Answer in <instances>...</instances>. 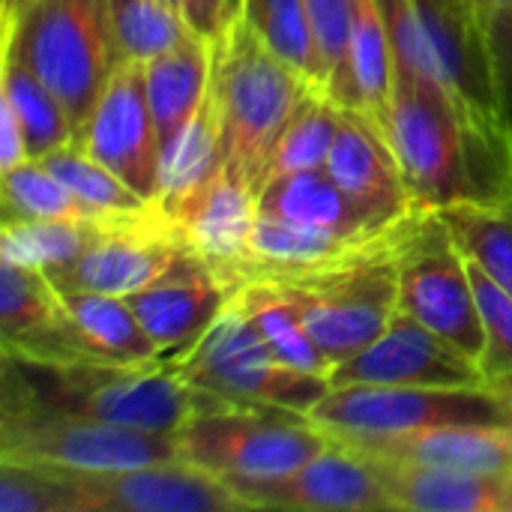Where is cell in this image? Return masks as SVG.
I'll list each match as a JSON object with an SVG mask.
<instances>
[{
  "mask_svg": "<svg viewBox=\"0 0 512 512\" xmlns=\"http://www.w3.org/2000/svg\"><path fill=\"white\" fill-rule=\"evenodd\" d=\"M393 63L441 93L474 153L480 195L512 183V126L492 66L486 12L474 0H378Z\"/></svg>",
  "mask_w": 512,
  "mask_h": 512,
  "instance_id": "6da1fadb",
  "label": "cell"
},
{
  "mask_svg": "<svg viewBox=\"0 0 512 512\" xmlns=\"http://www.w3.org/2000/svg\"><path fill=\"white\" fill-rule=\"evenodd\" d=\"M0 378V405H30L141 432L174 435L192 411V387L162 357L120 363L3 354Z\"/></svg>",
  "mask_w": 512,
  "mask_h": 512,
  "instance_id": "7a4b0ae2",
  "label": "cell"
},
{
  "mask_svg": "<svg viewBox=\"0 0 512 512\" xmlns=\"http://www.w3.org/2000/svg\"><path fill=\"white\" fill-rule=\"evenodd\" d=\"M417 210L345 258L264 279L297 306L306 330L333 366L363 351L396 315L399 246Z\"/></svg>",
  "mask_w": 512,
  "mask_h": 512,
  "instance_id": "3957f363",
  "label": "cell"
},
{
  "mask_svg": "<svg viewBox=\"0 0 512 512\" xmlns=\"http://www.w3.org/2000/svg\"><path fill=\"white\" fill-rule=\"evenodd\" d=\"M210 45V90L225 132V168L258 192L270 147L315 84L279 57L240 12Z\"/></svg>",
  "mask_w": 512,
  "mask_h": 512,
  "instance_id": "277c9868",
  "label": "cell"
},
{
  "mask_svg": "<svg viewBox=\"0 0 512 512\" xmlns=\"http://www.w3.org/2000/svg\"><path fill=\"white\" fill-rule=\"evenodd\" d=\"M174 441L183 462L237 483L306 465L330 444V435L300 411L192 390V411Z\"/></svg>",
  "mask_w": 512,
  "mask_h": 512,
  "instance_id": "5b68a950",
  "label": "cell"
},
{
  "mask_svg": "<svg viewBox=\"0 0 512 512\" xmlns=\"http://www.w3.org/2000/svg\"><path fill=\"white\" fill-rule=\"evenodd\" d=\"M3 51L54 90L75 123V138L123 63L108 0H30L15 18H3Z\"/></svg>",
  "mask_w": 512,
  "mask_h": 512,
  "instance_id": "8992f818",
  "label": "cell"
},
{
  "mask_svg": "<svg viewBox=\"0 0 512 512\" xmlns=\"http://www.w3.org/2000/svg\"><path fill=\"white\" fill-rule=\"evenodd\" d=\"M165 363L198 393L300 414H309L330 390V378L300 372L273 354L237 294L189 351Z\"/></svg>",
  "mask_w": 512,
  "mask_h": 512,
  "instance_id": "52a82bcc",
  "label": "cell"
},
{
  "mask_svg": "<svg viewBox=\"0 0 512 512\" xmlns=\"http://www.w3.org/2000/svg\"><path fill=\"white\" fill-rule=\"evenodd\" d=\"M387 141L417 207L444 210L480 195L471 141L453 105L402 69L393 78Z\"/></svg>",
  "mask_w": 512,
  "mask_h": 512,
  "instance_id": "ba28073f",
  "label": "cell"
},
{
  "mask_svg": "<svg viewBox=\"0 0 512 512\" xmlns=\"http://www.w3.org/2000/svg\"><path fill=\"white\" fill-rule=\"evenodd\" d=\"M0 459L90 474L171 462L180 459V450L174 435L54 414L30 405H0Z\"/></svg>",
  "mask_w": 512,
  "mask_h": 512,
  "instance_id": "9c48e42d",
  "label": "cell"
},
{
  "mask_svg": "<svg viewBox=\"0 0 512 512\" xmlns=\"http://www.w3.org/2000/svg\"><path fill=\"white\" fill-rule=\"evenodd\" d=\"M399 309L450 339L474 360L486 333L471 285L468 255L441 210H417L399 246Z\"/></svg>",
  "mask_w": 512,
  "mask_h": 512,
  "instance_id": "30bf717a",
  "label": "cell"
},
{
  "mask_svg": "<svg viewBox=\"0 0 512 512\" xmlns=\"http://www.w3.org/2000/svg\"><path fill=\"white\" fill-rule=\"evenodd\" d=\"M309 417L327 435L384 438L450 423H504L498 402L486 387H330Z\"/></svg>",
  "mask_w": 512,
  "mask_h": 512,
  "instance_id": "8fae6325",
  "label": "cell"
},
{
  "mask_svg": "<svg viewBox=\"0 0 512 512\" xmlns=\"http://www.w3.org/2000/svg\"><path fill=\"white\" fill-rule=\"evenodd\" d=\"M183 252H189V246L177 225L150 204L135 213L105 216L75 261L45 273L57 288L129 297L159 279Z\"/></svg>",
  "mask_w": 512,
  "mask_h": 512,
  "instance_id": "7c38bea8",
  "label": "cell"
},
{
  "mask_svg": "<svg viewBox=\"0 0 512 512\" xmlns=\"http://www.w3.org/2000/svg\"><path fill=\"white\" fill-rule=\"evenodd\" d=\"M381 384V387H486L480 360L396 309L390 324L354 357L330 369V387Z\"/></svg>",
  "mask_w": 512,
  "mask_h": 512,
  "instance_id": "4fadbf2b",
  "label": "cell"
},
{
  "mask_svg": "<svg viewBox=\"0 0 512 512\" xmlns=\"http://www.w3.org/2000/svg\"><path fill=\"white\" fill-rule=\"evenodd\" d=\"M78 141L144 201L156 204L162 141L150 111L141 63L123 60L117 66L90 117L78 129Z\"/></svg>",
  "mask_w": 512,
  "mask_h": 512,
  "instance_id": "5bb4252c",
  "label": "cell"
},
{
  "mask_svg": "<svg viewBox=\"0 0 512 512\" xmlns=\"http://www.w3.org/2000/svg\"><path fill=\"white\" fill-rule=\"evenodd\" d=\"M81 512H243L237 492L216 474L183 462H153L117 471H69Z\"/></svg>",
  "mask_w": 512,
  "mask_h": 512,
  "instance_id": "9a60e30c",
  "label": "cell"
},
{
  "mask_svg": "<svg viewBox=\"0 0 512 512\" xmlns=\"http://www.w3.org/2000/svg\"><path fill=\"white\" fill-rule=\"evenodd\" d=\"M246 510H306V512H381L390 501L372 465L333 441L306 465L264 480L228 483Z\"/></svg>",
  "mask_w": 512,
  "mask_h": 512,
  "instance_id": "2e32d148",
  "label": "cell"
},
{
  "mask_svg": "<svg viewBox=\"0 0 512 512\" xmlns=\"http://www.w3.org/2000/svg\"><path fill=\"white\" fill-rule=\"evenodd\" d=\"M0 348L30 360L99 357L48 273L15 261H0Z\"/></svg>",
  "mask_w": 512,
  "mask_h": 512,
  "instance_id": "e0dca14e",
  "label": "cell"
},
{
  "mask_svg": "<svg viewBox=\"0 0 512 512\" xmlns=\"http://www.w3.org/2000/svg\"><path fill=\"white\" fill-rule=\"evenodd\" d=\"M234 288L222 282L192 249L183 252L159 279L129 294V306L162 360L189 351L207 327L234 300Z\"/></svg>",
  "mask_w": 512,
  "mask_h": 512,
  "instance_id": "ac0fdd59",
  "label": "cell"
},
{
  "mask_svg": "<svg viewBox=\"0 0 512 512\" xmlns=\"http://www.w3.org/2000/svg\"><path fill=\"white\" fill-rule=\"evenodd\" d=\"M186 246L234 291L249 264L252 234L258 222V192L234 171L222 174L198 192L174 219Z\"/></svg>",
  "mask_w": 512,
  "mask_h": 512,
  "instance_id": "d6986e66",
  "label": "cell"
},
{
  "mask_svg": "<svg viewBox=\"0 0 512 512\" xmlns=\"http://www.w3.org/2000/svg\"><path fill=\"white\" fill-rule=\"evenodd\" d=\"M330 438L351 447L360 456L402 459V462H420V465H438V468L512 480V426L507 423H450V426H432V429L384 435V438H357V435H330Z\"/></svg>",
  "mask_w": 512,
  "mask_h": 512,
  "instance_id": "ffe728a7",
  "label": "cell"
},
{
  "mask_svg": "<svg viewBox=\"0 0 512 512\" xmlns=\"http://www.w3.org/2000/svg\"><path fill=\"white\" fill-rule=\"evenodd\" d=\"M324 171L381 219H399L417 210L387 135L357 111L342 108V126Z\"/></svg>",
  "mask_w": 512,
  "mask_h": 512,
  "instance_id": "44dd1931",
  "label": "cell"
},
{
  "mask_svg": "<svg viewBox=\"0 0 512 512\" xmlns=\"http://www.w3.org/2000/svg\"><path fill=\"white\" fill-rule=\"evenodd\" d=\"M363 459L372 465L390 501V510L512 512L510 477H483V474L402 462V459H375V456H363Z\"/></svg>",
  "mask_w": 512,
  "mask_h": 512,
  "instance_id": "7402d4cb",
  "label": "cell"
},
{
  "mask_svg": "<svg viewBox=\"0 0 512 512\" xmlns=\"http://www.w3.org/2000/svg\"><path fill=\"white\" fill-rule=\"evenodd\" d=\"M258 213L312 231H333V234H378L399 219H381L354 201L324 168L297 171L288 177L270 180L258 192ZM408 216V213H405Z\"/></svg>",
  "mask_w": 512,
  "mask_h": 512,
  "instance_id": "603a6c76",
  "label": "cell"
},
{
  "mask_svg": "<svg viewBox=\"0 0 512 512\" xmlns=\"http://www.w3.org/2000/svg\"><path fill=\"white\" fill-rule=\"evenodd\" d=\"M393 78H396L393 42H390V30H387L381 3L378 0H354L342 108L363 114L369 123H375L387 135Z\"/></svg>",
  "mask_w": 512,
  "mask_h": 512,
  "instance_id": "cb8c5ba5",
  "label": "cell"
},
{
  "mask_svg": "<svg viewBox=\"0 0 512 512\" xmlns=\"http://www.w3.org/2000/svg\"><path fill=\"white\" fill-rule=\"evenodd\" d=\"M225 168V132L213 90L183 126V132L162 150L156 207L174 219L198 192H204Z\"/></svg>",
  "mask_w": 512,
  "mask_h": 512,
  "instance_id": "d4e9b609",
  "label": "cell"
},
{
  "mask_svg": "<svg viewBox=\"0 0 512 512\" xmlns=\"http://www.w3.org/2000/svg\"><path fill=\"white\" fill-rule=\"evenodd\" d=\"M210 72H213V45L195 33H189L171 51L144 63V87H147L162 150L183 132V126L207 99Z\"/></svg>",
  "mask_w": 512,
  "mask_h": 512,
  "instance_id": "484cf974",
  "label": "cell"
},
{
  "mask_svg": "<svg viewBox=\"0 0 512 512\" xmlns=\"http://www.w3.org/2000/svg\"><path fill=\"white\" fill-rule=\"evenodd\" d=\"M69 315L75 318L84 339L105 360L120 363H147L159 360V348L135 318L126 297L81 291V288H57Z\"/></svg>",
  "mask_w": 512,
  "mask_h": 512,
  "instance_id": "4316f807",
  "label": "cell"
},
{
  "mask_svg": "<svg viewBox=\"0 0 512 512\" xmlns=\"http://www.w3.org/2000/svg\"><path fill=\"white\" fill-rule=\"evenodd\" d=\"M468 258L512 294V186L441 210Z\"/></svg>",
  "mask_w": 512,
  "mask_h": 512,
  "instance_id": "83f0119b",
  "label": "cell"
},
{
  "mask_svg": "<svg viewBox=\"0 0 512 512\" xmlns=\"http://www.w3.org/2000/svg\"><path fill=\"white\" fill-rule=\"evenodd\" d=\"M0 99L12 105L18 117L30 159H45L48 153L75 141V123L63 102L9 51H3Z\"/></svg>",
  "mask_w": 512,
  "mask_h": 512,
  "instance_id": "f1b7e54d",
  "label": "cell"
},
{
  "mask_svg": "<svg viewBox=\"0 0 512 512\" xmlns=\"http://www.w3.org/2000/svg\"><path fill=\"white\" fill-rule=\"evenodd\" d=\"M339 126H342V108L321 90H312L279 132L276 144L270 147L258 192L276 177L324 168L333 141L339 135Z\"/></svg>",
  "mask_w": 512,
  "mask_h": 512,
  "instance_id": "f546056e",
  "label": "cell"
},
{
  "mask_svg": "<svg viewBox=\"0 0 512 512\" xmlns=\"http://www.w3.org/2000/svg\"><path fill=\"white\" fill-rule=\"evenodd\" d=\"M237 297L246 306L255 330L264 336V342L273 348V354L282 363H288V366H294L300 372H312V375L330 378L333 363L327 360V354L318 348V342L306 330V324H303V318H300L294 303H288L267 282H252V285L240 288Z\"/></svg>",
  "mask_w": 512,
  "mask_h": 512,
  "instance_id": "4dcf8cb0",
  "label": "cell"
},
{
  "mask_svg": "<svg viewBox=\"0 0 512 512\" xmlns=\"http://www.w3.org/2000/svg\"><path fill=\"white\" fill-rule=\"evenodd\" d=\"M114 216V213H111ZM105 216L90 219H3L0 225V261L33 264L57 270L75 261Z\"/></svg>",
  "mask_w": 512,
  "mask_h": 512,
  "instance_id": "1f68e13d",
  "label": "cell"
},
{
  "mask_svg": "<svg viewBox=\"0 0 512 512\" xmlns=\"http://www.w3.org/2000/svg\"><path fill=\"white\" fill-rule=\"evenodd\" d=\"M57 177L60 183L90 210V213H135L150 207V201H144L132 186H126L108 165H102L93 153L84 150V144L75 138L66 147L48 153L42 159Z\"/></svg>",
  "mask_w": 512,
  "mask_h": 512,
  "instance_id": "d6a6232c",
  "label": "cell"
},
{
  "mask_svg": "<svg viewBox=\"0 0 512 512\" xmlns=\"http://www.w3.org/2000/svg\"><path fill=\"white\" fill-rule=\"evenodd\" d=\"M117 51L129 63H150L171 51L192 30L165 0H108Z\"/></svg>",
  "mask_w": 512,
  "mask_h": 512,
  "instance_id": "836d02e7",
  "label": "cell"
},
{
  "mask_svg": "<svg viewBox=\"0 0 512 512\" xmlns=\"http://www.w3.org/2000/svg\"><path fill=\"white\" fill-rule=\"evenodd\" d=\"M3 219H90V213L42 162L27 159L9 171H0Z\"/></svg>",
  "mask_w": 512,
  "mask_h": 512,
  "instance_id": "e575fe53",
  "label": "cell"
},
{
  "mask_svg": "<svg viewBox=\"0 0 512 512\" xmlns=\"http://www.w3.org/2000/svg\"><path fill=\"white\" fill-rule=\"evenodd\" d=\"M237 12L279 57L300 69L318 90V60L303 0H240Z\"/></svg>",
  "mask_w": 512,
  "mask_h": 512,
  "instance_id": "d590c367",
  "label": "cell"
},
{
  "mask_svg": "<svg viewBox=\"0 0 512 512\" xmlns=\"http://www.w3.org/2000/svg\"><path fill=\"white\" fill-rule=\"evenodd\" d=\"M0 512H81L69 471L0 459Z\"/></svg>",
  "mask_w": 512,
  "mask_h": 512,
  "instance_id": "8d00e7d4",
  "label": "cell"
},
{
  "mask_svg": "<svg viewBox=\"0 0 512 512\" xmlns=\"http://www.w3.org/2000/svg\"><path fill=\"white\" fill-rule=\"evenodd\" d=\"M318 60V90L342 108L354 0H303Z\"/></svg>",
  "mask_w": 512,
  "mask_h": 512,
  "instance_id": "74e56055",
  "label": "cell"
},
{
  "mask_svg": "<svg viewBox=\"0 0 512 512\" xmlns=\"http://www.w3.org/2000/svg\"><path fill=\"white\" fill-rule=\"evenodd\" d=\"M468 270H471V285L486 333V351L480 357V369L483 378H492L512 369V294L474 258H468Z\"/></svg>",
  "mask_w": 512,
  "mask_h": 512,
  "instance_id": "f35d334b",
  "label": "cell"
},
{
  "mask_svg": "<svg viewBox=\"0 0 512 512\" xmlns=\"http://www.w3.org/2000/svg\"><path fill=\"white\" fill-rule=\"evenodd\" d=\"M486 33H489V51H492L495 78H498V93H501L507 117L512 120V6L495 9L486 15Z\"/></svg>",
  "mask_w": 512,
  "mask_h": 512,
  "instance_id": "ab89813d",
  "label": "cell"
},
{
  "mask_svg": "<svg viewBox=\"0 0 512 512\" xmlns=\"http://www.w3.org/2000/svg\"><path fill=\"white\" fill-rule=\"evenodd\" d=\"M165 3L174 6L186 21V27L207 42H213L237 12V0H165Z\"/></svg>",
  "mask_w": 512,
  "mask_h": 512,
  "instance_id": "60d3db41",
  "label": "cell"
},
{
  "mask_svg": "<svg viewBox=\"0 0 512 512\" xmlns=\"http://www.w3.org/2000/svg\"><path fill=\"white\" fill-rule=\"evenodd\" d=\"M27 141H24V129L12 111V105H6L0 99V171H9L21 162H27Z\"/></svg>",
  "mask_w": 512,
  "mask_h": 512,
  "instance_id": "b9f144b4",
  "label": "cell"
},
{
  "mask_svg": "<svg viewBox=\"0 0 512 512\" xmlns=\"http://www.w3.org/2000/svg\"><path fill=\"white\" fill-rule=\"evenodd\" d=\"M486 390H489V393H492V399L498 402L504 423L512 426V369L501 372V375L486 378Z\"/></svg>",
  "mask_w": 512,
  "mask_h": 512,
  "instance_id": "7bdbcfd3",
  "label": "cell"
},
{
  "mask_svg": "<svg viewBox=\"0 0 512 512\" xmlns=\"http://www.w3.org/2000/svg\"><path fill=\"white\" fill-rule=\"evenodd\" d=\"M0 3H3V18H15L30 0H0Z\"/></svg>",
  "mask_w": 512,
  "mask_h": 512,
  "instance_id": "ee69618b",
  "label": "cell"
},
{
  "mask_svg": "<svg viewBox=\"0 0 512 512\" xmlns=\"http://www.w3.org/2000/svg\"><path fill=\"white\" fill-rule=\"evenodd\" d=\"M474 3H477V6H480V9H483L486 15H489V12H495V9L512 6V0H474Z\"/></svg>",
  "mask_w": 512,
  "mask_h": 512,
  "instance_id": "f6af8a7d",
  "label": "cell"
},
{
  "mask_svg": "<svg viewBox=\"0 0 512 512\" xmlns=\"http://www.w3.org/2000/svg\"><path fill=\"white\" fill-rule=\"evenodd\" d=\"M510 126H512V120H510ZM510 186H512V183H510ZM504 189H507V186H504Z\"/></svg>",
  "mask_w": 512,
  "mask_h": 512,
  "instance_id": "bcb514c9",
  "label": "cell"
},
{
  "mask_svg": "<svg viewBox=\"0 0 512 512\" xmlns=\"http://www.w3.org/2000/svg\"><path fill=\"white\" fill-rule=\"evenodd\" d=\"M237 3H240V0H237Z\"/></svg>",
  "mask_w": 512,
  "mask_h": 512,
  "instance_id": "7dc6e473",
  "label": "cell"
}]
</instances>
